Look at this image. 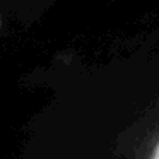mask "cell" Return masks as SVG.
<instances>
[{"label": "cell", "mask_w": 159, "mask_h": 159, "mask_svg": "<svg viewBox=\"0 0 159 159\" xmlns=\"http://www.w3.org/2000/svg\"><path fill=\"white\" fill-rule=\"evenodd\" d=\"M151 159H159V140L157 144L152 147V152H151Z\"/></svg>", "instance_id": "cell-1"}]
</instances>
